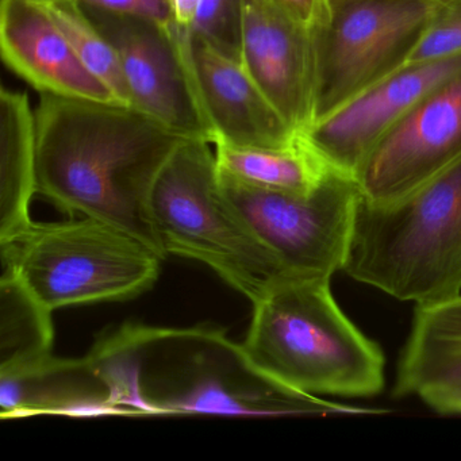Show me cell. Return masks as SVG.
<instances>
[{"label": "cell", "mask_w": 461, "mask_h": 461, "mask_svg": "<svg viewBox=\"0 0 461 461\" xmlns=\"http://www.w3.org/2000/svg\"><path fill=\"white\" fill-rule=\"evenodd\" d=\"M37 194L36 112L28 95L0 91V242L10 241L33 220Z\"/></svg>", "instance_id": "2e32d148"}, {"label": "cell", "mask_w": 461, "mask_h": 461, "mask_svg": "<svg viewBox=\"0 0 461 461\" xmlns=\"http://www.w3.org/2000/svg\"><path fill=\"white\" fill-rule=\"evenodd\" d=\"M112 415V393L93 361L52 355L0 374V418Z\"/></svg>", "instance_id": "9a60e30c"}, {"label": "cell", "mask_w": 461, "mask_h": 461, "mask_svg": "<svg viewBox=\"0 0 461 461\" xmlns=\"http://www.w3.org/2000/svg\"><path fill=\"white\" fill-rule=\"evenodd\" d=\"M461 55V0H434L433 14L409 64Z\"/></svg>", "instance_id": "7402d4cb"}, {"label": "cell", "mask_w": 461, "mask_h": 461, "mask_svg": "<svg viewBox=\"0 0 461 461\" xmlns=\"http://www.w3.org/2000/svg\"><path fill=\"white\" fill-rule=\"evenodd\" d=\"M2 272L15 275L48 309L122 302L149 291L163 256L96 218L32 222L0 242Z\"/></svg>", "instance_id": "5b68a950"}, {"label": "cell", "mask_w": 461, "mask_h": 461, "mask_svg": "<svg viewBox=\"0 0 461 461\" xmlns=\"http://www.w3.org/2000/svg\"><path fill=\"white\" fill-rule=\"evenodd\" d=\"M0 52L40 94L120 104L83 64L40 0H0Z\"/></svg>", "instance_id": "5bb4252c"}, {"label": "cell", "mask_w": 461, "mask_h": 461, "mask_svg": "<svg viewBox=\"0 0 461 461\" xmlns=\"http://www.w3.org/2000/svg\"><path fill=\"white\" fill-rule=\"evenodd\" d=\"M244 0H199L191 33L210 47L241 61Z\"/></svg>", "instance_id": "44dd1931"}, {"label": "cell", "mask_w": 461, "mask_h": 461, "mask_svg": "<svg viewBox=\"0 0 461 461\" xmlns=\"http://www.w3.org/2000/svg\"><path fill=\"white\" fill-rule=\"evenodd\" d=\"M190 60L204 115L214 131V145L285 148L298 141L301 136L288 125L241 61L222 55L193 33Z\"/></svg>", "instance_id": "4fadbf2b"}, {"label": "cell", "mask_w": 461, "mask_h": 461, "mask_svg": "<svg viewBox=\"0 0 461 461\" xmlns=\"http://www.w3.org/2000/svg\"><path fill=\"white\" fill-rule=\"evenodd\" d=\"M37 194L69 215L113 223L163 258L153 188L185 137L121 104L41 94L36 110Z\"/></svg>", "instance_id": "7a4b0ae2"}, {"label": "cell", "mask_w": 461, "mask_h": 461, "mask_svg": "<svg viewBox=\"0 0 461 461\" xmlns=\"http://www.w3.org/2000/svg\"><path fill=\"white\" fill-rule=\"evenodd\" d=\"M410 339L461 345V295L415 310Z\"/></svg>", "instance_id": "603a6c76"}, {"label": "cell", "mask_w": 461, "mask_h": 461, "mask_svg": "<svg viewBox=\"0 0 461 461\" xmlns=\"http://www.w3.org/2000/svg\"><path fill=\"white\" fill-rule=\"evenodd\" d=\"M120 59L131 107L185 139L215 137L190 60V32L144 18L85 9Z\"/></svg>", "instance_id": "9c48e42d"}, {"label": "cell", "mask_w": 461, "mask_h": 461, "mask_svg": "<svg viewBox=\"0 0 461 461\" xmlns=\"http://www.w3.org/2000/svg\"><path fill=\"white\" fill-rule=\"evenodd\" d=\"M210 145L187 139L175 150L153 188V226L164 255L204 264L255 302L287 274L226 198Z\"/></svg>", "instance_id": "8992f818"}, {"label": "cell", "mask_w": 461, "mask_h": 461, "mask_svg": "<svg viewBox=\"0 0 461 461\" xmlns=\"http://www.w3.org/2000/svg\"><path fill=\"white\" fill-rule=\"evenodd\" d=\"M331 277L283 275L252 302L241 347L279 384L309 395H376L384 385L380 348L344 314Z\"/></svg>", "instance_id": "3957f363"}, {"label": "cell", "mask_w": 461, "mask_h": 461, "mask_svg": "<svg viewBox=\"0 0 461 461\" xmlns=\"http://www.w3.org/2000/svg\"><path fill=\"white\" fill-rule=\"evenodd\" d=\"M342 271L417 307L461 295V160L390 203L361 196Z\"/></svg>", "instance_id": "277c9868"}, {"label": "cell", "mask_w": 461, "mask_h": 461, "mask_svg": "<svg viewBox=\"0 0 461 461\" xmlns=\"http://www.w3.org/2000/svg\"><path fill=\"white\" fill-rule=\"evenodd\" d=\"M393 393L418 396L441 414H461V345L407 339Z\"/></svg>", "instance_id": "d6986e66"}, {"label": "cell", "mask_w": 461, "mask_h": 461, "mask_svg": "<svg viewBox=\"0 0 461 461\" xmlns=\"http://www.w3.org/2000/svg\"><path fill=\"white\" fill-rule=\"evenodd\" d=\"M277 6L312 32L325 25L330 15V0H274Z\"/></svg>", "instance_id": "d4e9b609"}, {"label": "cell", "mask_w": 461, "mask_h": 461, "mask_svg": "<svg viewBox=\"0 0 461 461\" xmlns=\"http://www.w3.org/2000/svg\"><path fill=\"white\" fill-rule=\"evenodd\" d=\"M52 310L15 275L0 276V374L52 355Z\"/></svg>", "instance_id": "ac0fdd59"}, {"label": "cell", "mask_w": 461, "mask_h": 461, "mask_svg": "<svg viewBox=\"0 0 461 461\" xmlns=\"http://www.w3.org/2000/svg\"><path fill=\"white\" fill-rule=\"evenodd\" d=\"M461 160V72L423 96L358 171L372 203L403 198Z\"/></svg>", "instance_id": "30bf717a"}, {"label": "cell", "mask_w": 461, "mask_h": 461, "mask_svg": "<svg viewBox=\"0 0 461 461\" xmlns=\"http://www.w3.org/2000/svg\"><path fill=\"white\" fill-rule=\"evenodd\" d=\"M85 9L101 10L113 14L144 18L163 26H174V14L168 0H77Z\"/></svg>", "instance_id": "cb8c5ba5"}, {"label": "cell", "mask_w": 461, "mask_h": 461, "mask_svg": "<svg viewBox=\"0 0 461 461\" xmlns=\"http://www.w3.org/2000/svg\"><path fill=\"white\" fill-rule=\"evenodd\" d=\"M215 160L222 179L245 187L285 193H307L329 169L301 137L285 148L215 144Z\"/></svg>", "instance_id": "e0dca14e"}, {"label": "cell", "mask_w": 461, "mask_h": 461, "mask_svg": "<svg viewBox=\"0 0 461 461\" xmlns=\"http://www.w3.org/2000/svg\"><path fill=\"white\" fill-rule=\"evenodd\" d=\"M241 63L301 136L314 122V32L274 0H244Z\"/></svg>", "instance_id": "7c38bea8"}, {"label": "cell", "mask_w": 461, "mask_h": 461, "mask_svg": "<svg viewBox=\"0 0 461 461\" xmlns=\"http://www.w3.org/2000/svg\"><path fill=\"white\" fill-rule=\"evenodd\" d=\"M220 179L231 206L285 274L331 277L344 269L361 199L355 176L329 168L307 193Z\"/></svg>", "instance_id": "ba28073f"}, {"label": "cell", "mask_w": 461, "mask_h": 461, "mask_svg": "<svg viewBox=\"0 0 461 461\" xmlns=\"http://www.w3.org/2000/svg\"><path fill=\"white\" fill-rule=\"evenodd\" d=\"M168 2L171 5L172 14H174L175 25L182 31L191 33L199 0H168Z\"/></svg>", "instance_id": "484cf974"}, {"label": "cell", "mask_w": 461, "mask_h": 461, "mask_svg": "<svg viewBox=\"0 0 461 461\" xmlns=\"http://www.w3.org/2000/svg\"><path fill=\"white\" fill-rule=\"evenodd\" d=\"M87 357L112 393V415L353 414L261 374L222 330L128 323L104 334Z\"/></svg>", "instance_id": "6da1fadb"}, {"label": "cell", "mask_w": 461, "mask_h": 461, "mask_svg": "<svg viewBox=\"0 0 461 461\" xmlns=\"http://www.w3.org/2000/svg\"><path fill=\"white\" fill-rule=\"evenodd\" d=\"M86 67L117 96L131 106V94L117 52L77 0H40Z\"/></svg>", "instance_id": "ffe728a7"}, {"label": "cell", "mask_w": 461, "mask_h": 461, "mask_svg": "<svg viewBox=\"0 0 461 461\" xmlns=\"http://www.w3.org/2000/svg\"><path fill=\"white\" fill-rule=\"evenodd\" d=\"M433 7L434 0H330L328 21L314 31V122L406 67Z\"/></svg>", "instance_id": "52a82bcc"}, {"label": "cell", "mask_w": 461, "mask_h": 461, "mask_svg": "<svg viewBox=\"0 0 461 461\" xmlns=\"http://www.w3.org/2000/svg\"><path fill=\"white\" fill-rule=\"evenodd\" d=\"M461 72V55L407 64L383 82L315 121L301 134L329 167L357 176L376 145L434 88Z\"/></svg>", "instance_id": "8fae6325"}]
</instances>
